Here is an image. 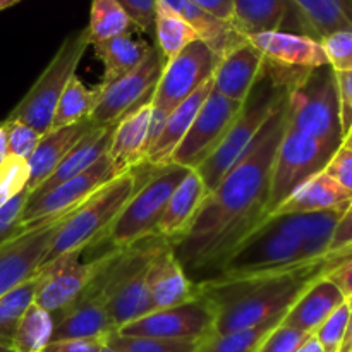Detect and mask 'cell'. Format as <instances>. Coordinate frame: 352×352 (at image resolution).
Here are the masks:
<instances>
[{
	"mask_svg": "<svg viewBox=\"0 0 352 352\" xmlns=\"http://www.w3.org/2000/svg\"><path fill=\"white\" fill-rule=\"evenodd\" d=\"M287 96L244 157L206 195L186 232L170 243L175 260L192 282L212 277L230 251L268 217L272 165L287 129Z\"/></svg>",
	"mask_w": 352,
	"mask_h": 352,
	"instance_id": "1",
	"label": "cell"
},
{
	"mask_svg": "<svg viewBox=\"0 0 352 352\" xmlns=\"http://www.w3.org/2000/svg\"><path fill=\"white\" fill-rule=\"evenodd\" d=\"M349 258L352 244L289 270L232 280H199L195 285L213 311V333H229L284 316L313 284L329 277Z\"/></svg>",
	"mask_w": 352,
	"mask_h": 352,
	"instance_id": "2",
	"label": "cell"
},
{
	"mask_svg": "<svg viewBox=\"0 0 352 352\" xmlns=\"http://www.w3.org/2000/svg\"><path fill=\"white\" fill-rule=\"evenodd\" d=\"M344 212L346 208L267 217L205 280H232L289 270L316 260L330 251L333 232Z\"/></svg>",
	"mask_w": 352,
	"mask_h": 352,
	"instance_id": "3",
	"label": "cell"
},
{
	"mask_svg": "<svg viewBox=\"0 0 352 352\" xmlns=\"http://www.w3.org/2000/svg\"><path fill=\"white\" fill-rule=\"evenodd\" d=\"M162 237H150L127 250H117L116 256L91 282L117 330L151 313L146 274L151 256Z\"/></svg>",
	"mask_w": 352,
	"mask_h": 352,
	"instance_id": "4",
	"label": "cell"
},
{
	"mask_svg": "<svg viewBox=\"0 0 352 352\" xmlns=\"http://www.w3.org/2000/svg\"><path fill=\"white\" fill-rule=\"evenodd\" d=\"M140 186L136 170L120 174L93 192L62 223L43 267L67 254L82 253L91 244L103 243L110 227Z\"/></svg>",
	"mask_w": 352,
	"mask_h": 352,
	"instance_id": "5",
	"label": "cell"
},
{
	"mask_svg": "<svg viewBox=\"0 0 352 352\" xmlns=\"http://www.w3.org/2000/svg\"><path fill=\"white\" fill-rule=\"evenodd\" d=\"M287 126L305 136L339 148L342 143L339 93L330 65L296 74L287 96Z\"/></svg>",
	"mask_w": 352,
	"mask_h": 352,
	"instance_id": "6",
	"label": "cell"
},
{
	"mask_svg": "<svg viewBox=\"0 0 352 352\" xmlns=\"http://www.w3.org/2000/svg\"><path fill=\"white\" fill-rule=\"evenodd\" d=\"M191 168L175 164L153 167L150 177L138 186L120 215L105 236L112 250H127L144 239L155 237V229L165 206Z\"/></svg>",
	"mask_w": 352,
	"mask_h": 352,
	"instance_id": "7",
	"label": "cell"
},
{
	"mask_svg": "<svg viewBox=\"0 0 352 352\" xmlns=\"http://www.w3.org/2000/svg\"><path fill=\"white\" fill-rule=\"evenodd\" d=\"M89 45L91 38L86 28L69 34L30 91L14 107L7 120H17L33 127L40 134H47L52 127L58 98L76 74V69Z\"/></svg>",
	"mask_w": 352,
	"mask_h": 352,
	"instance_id": "8",
	"label": "cell"
},
{
	"mask_svg": "<svg viewBox=\"0 0 352 352\" xmlns=\"http://www.w3.org/2000/svg\"><path fill=\"white\" fill-rule=\"evenodd\" d=\"M336 150L332 144L305 136L287 126L272 165L268 215L275 212L298 186L325 170Z\"/></svg>",
	"mask_w": 352,
	"mask_h": 352,
	"instance_id": "9",
	"label": "cell"
},
{
	"mask_svg": "<svg viewBox=\"0 0 352 352\" xmlns=\"http://www.w3.org/2000/svg\"><path fill=\"white\" fill-rule=\"evenodd\" d=\"M219 55L201 40H195L174 58L165 62L160 79L151 96L153 117L167 120L168 113L212 81Z\"/></svg>",
	"mask_w": 352,
	"mask_h": 352,
	"instance_id": "10",
	"label": "cell"
},
{
	"mask_svg": "<svg viewBox=\"0 0 352 352\" xmlns=\"http://www.w3.org/2000/svg\"><path fill=\"white\" fill-rule=\"evenodd\" d=\"M71 212L48 217L0 244V298L43 268L52 243Z\"/></svg>",
	"mask_w": 352,
	"mask_h": 352,
	"instance_id": "11",
	"label": "cell"
},
{
	"mask_svg": "<svg viewBox=\"0 0 352 352\" xmlns=\"http://www.w3.org/2000/svg\"><path fill=\"white\" fill-rule=\"evenodd\" d=\"M213 325L212 308L201 294H196L182 305L148 313L117 332L126 337L199 342L213 333Z\"/></svg>",
	"mask_w": 352,
	"mask_h": 352,
	"instance_id": "12",
	"label": "cell"
},
{
	"mask_svg": "<svg viewBox=\"0 0 352 352\" xmlns=\"http://www.w3.org/2000/svg\"><path fill=\"white\" fill-rule=\"evenodd\" d=\"M164 65V57L158 48L153 47L148 57L134 71L105 86L98 85V102L89 117L93 126H113L131 110L148 102L153 96Z\"/></svg>",
	"mask_w": 352,
	"mask_h": 352,
	"instance_id": "13",
	"label": "cell"
},
{
	"mask_svg": "<svg viewBox=\"0 0 352 352\" xmlns=\"http://www.w3.org/2000/svg\"><path fill=\"white\" fill-rule=\"evenodd\" d=\"M241 109L243 103L226 98L215 88H212L195 122L191 124L184 140L175 148L168 164L196 170L226 138Z\"/></svg>",
	"mask_w": 352,
	"mask_h": 352,
	"instance_id": "14",
	"label": "cell"
},
{
	"mask_svg": "<svg viewBox=\"0 0 352 352\" xmlns=\"http://www.w3.org/2000/svg\"><path fill=\"white\" fill-rule=\"evenodd\" d=\"M113 177H117V174L113 170L112 160L107 153L98 162H95L88 170L55 186L50 191L30 195L23 210V215H21V229H28V227L34 226V223L41 222L48 217L76 210L93 192L98 191L102 186L112 181Z\"/></svg>",
	"mask_w": 352,
	"mask_h": 352,
	"instance_id": "15",
	"label": "cell"
},
{
	"mask_svg": "<svg viewBox=\"0 0 352 352\" xmlns=\"http://www.w3.org/2000/svg\"><path fill=\"white\" fill-rule=\"evenodd\" d=\"M117 250H110L103 256L89 261H79V254H67L43 267L45 277L36 292V302L50 313H57L76 301L88 285L102 274L103 268L116 256Z\"/></svg>",
	"mask_w": 352,
	"mask_h": 352,
	"instance_id": "16",
	"label": "cell"
},
{
	"mask_svg": "<svg viewBox=\"0 0 352 352\" xmlns=\"http://www.w3.org/2000/svg\"><path fill=\"white\" fill-rule=\"evenodd\" d=\"M52 315L55 322L52 342L89 339L109 340V337L117 332L105 305L91 284L72 305Z\"/></svg>",
	"mask_w": 352,
	"mask_h": 352,
	"instance_id": "17",
	"label": "cell"
},
{
	"mask_svg": "<svg viewBox=\"0 0 352 352\" xmlns=\"http://www.w3.org/2000/svg\"><path fill=\"white\" fill-rule=\"evenodd\" d=\"M151 311L167 309L195 298L196 285L174 256L170 243L162 241L151 256L146 274Z\"/></svg>",
	"mask_w": 352,
	"mask_h": 352,
	"instance_id": "18",
	"label": "cell"
},
{
	"mask_svg": "<svg viewBox=\"0 0 352 352\" xmlns=\"http://www.w3.org/2000/svg\"><path fill=\"white\" fill-rule=\"evenodd\" d=\"M265 62L261 52L246 38L219 58L212 78L213 88L226 98L244 103L263 74Z\"/></svg>",
	"mask_w": 352,
	"mask_h": 352,
	"instance_id": "19",
	"label": "cell"
},
{
	"mask_svg": "<svg viewBox=\"0 0 352 352\" xmlns=\"http://www.w3.org/2000/svg\"><path fill=\"white\" fill-rule=\"evenodd\" d=\"M151 120H153V107L150 98L131 110L116 124L109 157L117 175L144 165L150 150Z\"/></svg>",
	"mask_w": 352,
	"mask_h": 352,
	"instance_id": "20",
	"label": "cell"
},
{
	"mask_svg": "<svg viewBox=\"0 0 352 352\" xmlns=\"http://www.w3.org/2000/svg\"><path fill=\"white\" fill-rule=\"evenodd\" d=\"M270 64L285 69H316L329 65L322 41L302 33L270 31L248 38Z\"/></svg>",
	"mask_w": 352,
	"mask_h": 352,
	"instance_id": "21",
	"label": "cell"
},
{
	"mask_svg": "<svg viewBox=\"0 0 352 352\" xmlns=\"http://www.w3.org/2000/svg\"><path fill=\"white\" fill-rule=\"evenodd\" d=\"M93 127L91 120L74 124V126L60 127V129H52L47 134H43L34 148L33 153L26 160L30 177H28L26 191L33 192L38 186L43 184L52 172L58 167L65 155L74 148V144L88 133Z\"/></svg>",
	"mask_w": 352,
	"mask_h": 352,
	"instance_id": "22",
	"label": "cell"
},
{
	"mask_svg": "<svg viewBox=\"0 0 352 352\" xmlns=\"http://www.w3.org/2000/svg\"><path fill=\"white\" fill-rule=\"evenodd\" d=\"M352 195L327 172L313 175L291 192L287 199L270 215H291V213H320L342 210L349 206ZM268 215V217H270Z\"/></svg>",
	"mask_w": 352,
	"mask_h": 352,
	"instance_id": "23",
	"label": "cell"
},
{
	"mask_svg": "<svg viewBox=\"0 0 352 352\" xmlns=\"http://www.w3.org/2000/svg\"><path fill=\"white\" fill-rule=\"evenodd\" d=\"M289 6L302 34L318 41L336 31L352 30V0H289Z\"/></svg>",
	"mask_w": 352,
	"mask_h": 352,
	"instance_id": "24",
	"label": "cell"
},
{
	"mask_svg": "<svg viewBox=\"0 0 352 352\" xmlns=\"http://www.w3.org/2000/svg\"><path fill=\"white\" fill-rule=\"evenodd\" d=\"M206 195L208 191H206L205 182L201 181L198 172L189 170L181 184L172 192L170 199L162 213L160 222L155 229V237H162L168 243L181 237L198 213Z\"/></svg>",
	"mask_w": 352,
	"mask_h": 352,
	"instance_id": "25",
	"label": "cell"
},
{
	"mask_svg": "<svg viewBox=\"0 0 352 352\" xmlns=\"http://www.w3.org/2000/svg\"><path fill=\"white\" fill-rule=\"evenodd\" d=\"M212 88L213 81L206 82L205 86H201L198 91L192 93L189 98H186L184 102L179 103V105L168 113L160 134H158L157 140L153 141L151 148L148 150L146 162H144V164L150 165V167H162V165L168 164L175 148H177L179 143L184 140L189 127L195 122L196 116H198L199 109H201V105L205 103L206 96L210 95Z\"/></svg>",
	"mask_w": 352,
	"mask_h": 352,
	"instance_id": "26",
	"label": "cell"
},
{
	"mask_svg": "<svg viewBox=\"0 0 352 352\" xmlns=\"http://www.w3.org/2000/svg\"><path fill=\"white\" fill-rule=\"evenodd\" d=\"M344 302L346 299L339 287L329 277L322 278L292 305V308L285 313L282 325L302 330L306 333H315L320 325Z\"/></svg>",
	"mask_w": 352,
	"mask_h": 352,
	"instance_id": "27",
	"label": "cell"
},
{
	"mask_svg": "<svg viewBox=\"0 0 352 352\" xmlns=\"http://www.w3.org/2000/svg\"><path fill=\"white\" fill-rule=\"evenodd\" d=\"M113 129H116V124H113V126H93L91 129L74 144V148L65 155V158L58 164V167L52 172L50 177H48L43 184L38 186L31 195L50 191L55 186L62 184V182L79 175L81 172L88 170L95 162H98L103 155L109 153Z\"/></svg>",
	"mask_w": 352,
	"mask_h": 352,
	"instance_id": "28",
	"label": "cell"
},
{
	"mask_svg": "<svg viewBox=\"0 0 352 352\" xmlns=\"http://www.w3.org/2000/svg\"><path fill=\"white\" fill-rule=\"evenodd\" d=\"M162 2L170 7L174 12H177L196 31L199 40L205 41L219 55V58L223 54H227L230 48L246 40L232 26V23H227V21L212 16L191 0H162Z\"/></svg>",
	"mask_w": 352,
	"mask_h": 352,
	"instance_id": "29",
	"label": "cell"
},
{
	"mask_svg": "<svg viewBox=\"0 0 352 352\" xmlns=\"http://www.w3.org/2000/svg\"><path fill=\"white\" fill-rule=\"evenodd\" d=\"M289 17V0H232L230 23L244 38L280 31Z\"/></svg>",
	"mask_w": 352,
	"mask_h": 352,
	"instance_id": "30",
	"label": "cell"
},
{
	"mask_svg": "<svg viewBox=\"0 0 352 352\" xmlns=\"http://www.w3.org/2000/svg\"><path fill=\"white\" fill-rule=\"evenodd\" d=\"M91 45L95 55L102 60L103 69H105L103 79L100 82L102 86L113 82L127 72L134 71L153 48L148 41L136 40L131 33L120 34V36L110 38V40L96 41Z\"/></svg>",
	"mask_w": 352,
	"mask_h": 352,
	"instance_id": "31",
	"label": "cell"
},
{
	"mask_svg": "<svg viewBox=\"0 0 352 352\" xmlns=\"http://www.w3.org/2000/svg\"><path fill=\"white\" fill-rule=\"evenodd\" d=\"M98 86L88 88V86L79 79L78 74L72 76L71 81L65 86L62 96L58 98L50 131L74 126V124L89 120L93 110H95L96 102H98Z\"/></svg>",
	"mask_w": 352,
	"mask_h": 352,
	"instance_id": "32",
	"label": "cell"
},
{
	"mask_svg": "<svg viewBox=\"0 0 352 352\" xmlns=\"http://www.w3.org/2000/svg\"><path fill=\"white\" fill-rule=\"evenodd\" d=\"M153 33L155 38H157L158 52H160L165 62L174 58L189 43L199 40L196 31L177 12H174L170 7L165 6L162 0H157Z\"/></svg>",
	"mask_w": 352,
	"mask_h": 352,
	"instance_id": "33",
	"label": "cell"
},
{
	"mask_svg": "<svg viewBox=\"0 0 352 352\" xmlns=\"http://www.w3.org/2000/svg\"><path fill=\"white\" fill-rule=\"evenodd\" d=\"M43 277V270H40L30 280L17 285L16 289L0 298V346L12 347L17 325L36 299V292L41 287Z\"/></svg>",
	"mask_w": 352,
	"mask_h": 352,
	"instance_id": "34",
	"label": "cell"
},
{
	"mask_svg": "<svg viewBox=\"0 0 352 352\" xmlns=\"http://www.w3.org/2000/svg\"><path fill=\"white\" fill-rule=\"evenodd\" d=\"M284 316H275L251 329L229 333H210L199 340L196 352H258L265 339L280 325Z\"/></svg>",
	"mask_w": 352,
	"mask_h": 352,
	"instance_id": "35",
	"label": "cell"
},
{
	"mask_svg": "<svg viewBox=\"0 0 352 352\" xmlns=\"http://www.w3.org/2000/svg\"><path fill=\"white\" fill-rule=\"evenodd\" d=\"M54 329V315L33 302L17 325L12 349L16 352H43L52 342Z\"/></svg>",
	"mask_w": 352,
	"mask_h": 352,
	"instance_id": "36",
	"label": "cell"
},
{
	"mask_svg": "<svg viewBox=\"0 0 352 352\" xmlns=\"http://www.w3.org/2000/svg\"><path fill=\"white\" fill-rule=\"evenodd\" d=\"M131 28L133 23L129 16L116 0H91L89 23L86 26L91 43L131 33Z\"/></svg>",
	"mask_w": 352,
	"mask_h": 352,
	"instance_id": "37",
	"label": "cell"
},
{
	"mask_svg": "<svg viewBox=\"0 0 352 352\" xmlns=\"http://www.w3.org/2000/svg\"><path fill=\"white\" fill-rule=\"evenodd\" d=\"M107 346H110L117 352H196L198 342L126 337L120 336L119 332H113L107 340Z\"/></svg>",
	"mask_w": 352,
	"mask_h": 352,
	"instance_id": "38",
	"label": "cell"
},
{
	"mask_svg": "<svg viewBox=\"0 0 352 352\" xmlns=\"http://www.w3.org/2000/svg\"><path fill=\"white\" fill-rule=\"evenodd\" d=\"M351 308L347 302L340 305L325 322L320 325V329L315 332V337L322 344L325 352H340L342 347L344 336H346L347 322H349Z\"/></svg>",
	"mask_w": 352,
	"mask_h": 352,
	"instance_id": "39",
	"label": "cell"
},
{
	"mask_svg": "<svg viewBox=\"0 0 352 352\" xmlns=\"http://www.w3.org/2000/svg\"><path fill=\"white\" fill-rule=\"evenodd\" d=\"M2 126L6 127L7 133V151H9V157L28 160L30 155L34 151V148L38 146L43 134L34 131L33 127L26 126V124L17 122V120L6 119Z\"/></svg>",
	"mask_w": 352,
	"mask_h": 352,
	"instance_id": "40",
	"label": "cell"
},
{
	"mask_svg": "<svg viewBox=\"0 0 352 352\" xmlns=\"http://www.w3.org/2000/svg\"><path fill=\"white\" fill-rule=\"evenodd\" d=\"M329 65L336 72L352 71V30L336 31L322 40Z\"/></svg>",
	"mask_w": 352,
	"mask_h": 352,
	"instance_id": "41",
	"label": "cell"
},
{
	"mask_svg": "<svg viewBox=\"0 0 352 352\" xmlns=\"http://www.w3.org/2000/svg\"><path fill=\"white\" fill-rule=\"evenodd\" d=\"M28 177H30V170H28V164L23 158L9 157L6 164L0 168V206L6 205L12 196L26 189Z\"/></svg>",
	"mask_w": 352,
	"mask_h": 352,
	"instance_id": "42",
	"label": "cell"
},
{
	"mask_svg": "<svg viewBox=\"0 0 352 352\" xmlns=\"http://www.w3.org/2000/svg\"><path fill=\"white\" fill-rule=\"evenodd\" d=\"M28 198H30V192L23 189L16 196H12L6 205L0 206V244L7 243L24 230L21 229V215H23Z\"/></svg>",
	"mask_w": 352,
	"mask_h": 352,
	"instance_id": "43",
	"label": "cell"
},
{
	"mask_svg": "<svg viewBox=\"0 0 352 352\" xmlns=\"http://www.w3.org/2000/svg\"><path fill=\"white\" fill-rule=\"evenodd\" d=\"M313 333H306L302 330L291 329V327L278 325L270 336L265 339L258 352H296L299 346Z\"/></svg>",
	"mask_w": 352,
	"mask_h": 352,
	"instance_id": "44",
	"label": "cell"
},
{
	"mask_svg": "<svg viewBox=\"0 0 352 352\" xmlns=\"http://www.w3.org/2000/svg\"><path fill=\"white\" fill-rule=\"evenodd\" d=\"M116 2L129 16L136 30L143 33H153L157 0H116Z\"/></svg>",
	"mask_w": 352,
	"mask_h": 352,
	"instance_id": "45",
	"label": "cell"
},
{
	"mask_svg": "<svg viewBox=\"0 0 352 352\" xmlns=\"http://www.w3.org/2000/svg\"><path fill=\"white\" fill-rule=\"evenodd\" d=\"M323 172L336 179L347 192L352 195V150H347L344 146L337 148Z\"/></svg>",
	"mask_w": 352,
	"mask_h": 352,
	"instance_id": "46",
	"label": "cell"
},
{
	"mask_svg": "<svg viewBox=\"0 0 352 352\" xmlns=\"http://www.w3.org/2000/svg\"><path fill=\"white\" fill-rule=\"evenodd\" d=\"M336 72V71H333ZM337 93H339V112H340V129L344 134L352 126V71L336 72Z\"/></svg>",
	"mask_w": 352,
	"mask_h": 352,
	"instance_id": "47",
	"label": "cell"
},
{
	"mask_svg": "<svg viewBox=\"0 0 352 352\" xmlns=\"http://www.w3.org/2000/svg\"><path fill=\"white\" fill-rule=\"evenodd\" d=\"M105 346L107 340L103 339L58 340V342L48 344L43 352H102Z\"/></svg>",
	"mask_w": 352,
	"mask_h": 352,
	"instance_id": "48",
	"label": "cell"
},
{
	"mask_svg": "<svg viewBox=\"0 0 352 352\" xmlns=\"http://www.w3.org/2000/svg\"><path fill=\"white\" fill-rule=\"evenodd\" d=\"M329 278L339 287L344 299H346V302L352 309V258L344 261L340 267H337L336 270L329 275Z\"/></svg>",
	"mask_w": 352,
	"mask_h": 352,
	"instance_id": "49",
	"label": "cell"
},
{
	"mask_svg": "<svg viewBox=\"0 0 352 352\" xmlns=\"http://www.w3.org/2000/svg\"><path fill=\"white\" fill-rule=\"evenodd\" d=\"M349 244H352V201L346 208L344 215L340 217L339 223H337L330 250H340V248H346Z\"/></svg>",
	"mask_w": 352,
	"mask_h": 352,
	"instance_id": "50",
	"label": "cell"
},
{
	"mask_svg": "<svg viewBox=\"0 0 352 352\" xmlns=\"http://www.w3.org/2000/svg\"><path fill=\"white\" fill-rule=\"evenodd\" d=\"M191 2L219 19L227 23L232 21V0H191Z\"/></svg>",
	"mask_w": 352,
	"mask_h": 352,
	"instance_id": "51",
	"label": "cell"
},
{
	"mask_svg": "<svg viewBox=\"0 0 352 352\" xmlns=\"http://www.w3.org/2000/svg\"><path fill=\"white\" fill-rule=\"evenodd\" d=\"M296 352H325V351H323L322 344L318 342V339H316L315 333H313V336H309L308 339H306L305 342L296 349Z\"/></svg>",
	"mask_w": 352,
	"mask_h": 352,
	"instance_id": "52",
	"label": "cell"
},
{
	"mask_svg": "<svg viewBox=\"0 0 352 352\" xmlns=\"http://www.w3.org/2000/svg\"><path fill=\"white\" fill-rule=\"evenodd\" d=\"M7 158H9V151H7V133L6 127L0 124V168L6 164Z\"/></svg>",
	"mask_w": 352,
	"mask_h": 352,
	"instance_id": "53",
	"label": "cell"
},
{
	"mask_svg": "<svg viewBox=\"0 0 352 352\" xmlns=\"http://www.w3.org/2000/svg\"><path fill=\"white\" fill-rule=\"evenodd\" d=\"M340 352H352V309L349 315V322H347L346 336H344L342 347H340Z\"/></svg>",
	"mask_w": 352,
	"mask_h": 352,
	"instance_id": "54",
	"label": "cell"
},
{
	"mask_svg": "<svg viewBox=\"0 0 352 352\" xmlns=\"http://www.w3.org/2000/svg\"><path fill=\"white\" fill-rule=\"evenodd\" d=\"M340 146L347 148V150H352V126L349 127V131H347V133L344 134L342 143H340Z\"/></svg>",
	"mask_w": 352,
	"mask_h": 352,
	"instance_id": "55",
	"label": "cell"
},
{
	"mask_svg": "<svg viewBox=\"0 0 352 352\" xmlns=\"http://www.w3.org/2000/svg\"><path fill=\"white\" fill-rule=\"evenodd\" d=\"M21 0H0V10H6L9 9V7L16 6V3H19Z\"/></svg>",
	"mask_w": 352,
	"mask_h": 352,
	"instance_id": "56",
	"label": "cell"
},
{
	"mask_svg": "<svg viewBox=\"0 0 352 352\" xmlns=\"http://www.w3.org/2000/svg\"><path fill=\"white\" fill-rule=\"evenodd\" d=\"M0 352H16L12 347H6V346H0Z\"/></svg>",
	"mask_w": 352,
	"mask_h": 352,
	"instance_id": "57",
	"label": "cell"
},
{
	"mask_svg": "<svg viewBox=\"0 0 352 352\" xmlns=\"http://www.w3.org/2000/svg\"><path fill=\"white\" fill-rule=\"evenodd\" d=\"M102 352H117V351L112 349V347H110V346H105V347H103V349H102Z\"/></svg>",
	"mask_w": 352,
	"mask_h": 352,
	"instance_id": "58",
	"label": "cell"
}]
</instances>
